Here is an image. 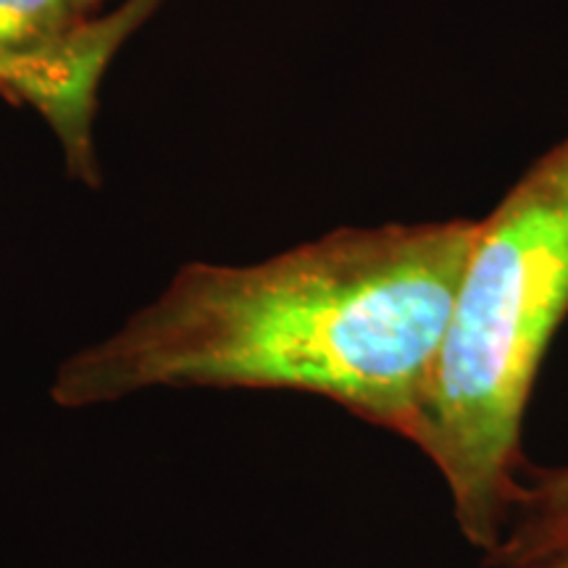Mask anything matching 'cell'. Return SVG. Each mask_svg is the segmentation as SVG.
<instances>
[{
  "instance_id": "6da1fadb",
  "label": "cell",
  "mask_w": 568,
  "mask_h": 568,
  "mask_svg": "<svg viewBox=\"0 0 568 568\" xmlns=\"http://www.w3.org/2000/svg\"><path fill=\"white\" fill-rule=\"evenodd\" d=\"M477 224L337 230L253 266H184L124 329L61 366L53 400L301 389L410 439Z\"/></svg>"
},
{
  "instance_id": "7a4b0ae2",
  "label": "cell",
  "mask_w": 568,
  "mask_h": 568,
  "mask_svg": "<svg viewBox=\"0 0 568 568\" xmlns=\"http://www.w3.org/2000/svg\"><path fill=\"white\" fill-rule=\"evenodd\" d=\"M568 311V138L477 224L410 443L435 460L460 529L495 550L537 366Z\"/></svg>"
},
{
  "instance_id": "3957f363",
  "label": "cell",
  "mask_w": 568,
  "mask_h": 568,
  "mask_svg": "<svg viewBox=\"0 0 568 568\" xmlns=\"http://www.w3.org/2000/svg\"><path fill=\"white\" fill-rule=\"evenodd\" d=\"M155 3L159 0H130L122 11L101 21L82 19L42 53L0 69V92L42 111L74 169H92L90 116L105 63Z\"/></svg>"
},
{
  "instance_id": "277c9868",
  "label": "cell",
  "mask_w": 568,
  "mask_h": 568,
  "mask_svg": "<svg viewBox=\"0 0 568 568\" xmlns=\"http://www.w3.org/2000/svg\"><path fill=\"white\" fill-rule=\"evenodd\" d=\"M518 516L508 537H500L495 550L497 564L521 568L568 548V466L542 474L535 487L516 497Z\"/></svg>"
},
{
  "instance_id": "5b68a950",
  "label": "cell",
  "mask_w": 568,
  "mask_h": 568,
  "mask_svg": "<svg viewBox=\"0 0 568 568\" xmlns=\"http://www.w3.org/2000/svg\"><path fill=\"white\" fill-rule=\"evenodd\" d=\"M84 11L82 0H0V69L51 48Z\"/></svg>"
},
{
  "instance_id": "8992f818",
  "label": "cell",
  "mask_w": 568,
  "mask_h": 568,
  "mask_svg": "<svg viewBox=\"0 0 568 568\" xmlns=\"http://www.w3.org/2000/svg\"><path fill=\"white\" fill-rule=\"evenodd\" d=\"M521 568H568V548L552 552V556L542 558V560H535V564L521 566Z\"/></svg>"
},
{
  "instance_id": "52a82bcc",
  "label": "cell",
  "mask_w": 568,
  "mask_h": 568,
  "mask_svg": "<svg viewBox=\"0 0 568 568\" xmlns=\"http://www.w3.org/2000/svg\"><path fill=\"white\" fill-rule=\"evenodd\" d=\"M82 3H84V6H88V9H90V6H95V3H98V0H82Z\"/></svg>"
}]
</instances>
